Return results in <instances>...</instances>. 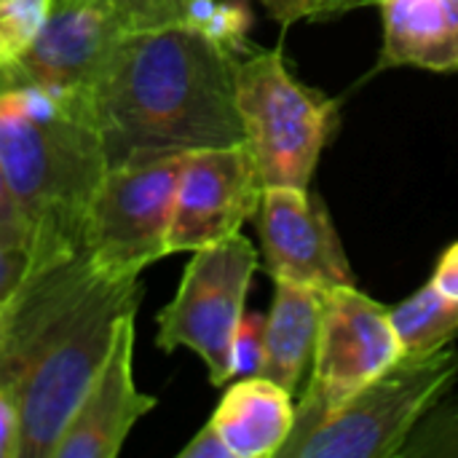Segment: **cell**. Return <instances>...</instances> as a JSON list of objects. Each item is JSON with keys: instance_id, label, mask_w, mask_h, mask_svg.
Wrapping results in <instances>:
<instances>
[{"instance_id": "6da1fadb", "label": "cell", "mask_w": 458, "mask_h": 458, "mask_svg": "<svg viewBox=\"0 0 458 458\" xmlns=\"http://www.w3.org/2000/svg\"><path fill=\"white\" fill-rule=\"evenodd\" d=\"M142 301L140 276H113L75 252L30 268L0 311V392L21 424V458H54L102 368L118 322Z\"/></svg>"}, {"instance_id": "7a4b0ae2", "label": "cell", "mask_w": 458, "mask_h": 458, "mask_svg": "<svg viewBox=\"0 0 458 458\" xmlns=\"http://www.w3.org/2000/svg\"><path fill=\"white\" fill-rule=\"evenodd\" d=\"M236 62L191 27L121 35L89 94L107 169L244 142Z\"/></svg>"}, {"instance_id": "3957f363", "label": "cell", "mask_w": 458, "mask_h": 458, "mask_svg": "<svg viewBox=\"0 0 458 458\" xmlns=\"http://www.w3.org/2000/svg\"><path fill=\"white\" fill-rule=\"evenodd\" d=\"M0 166L32 231V268L83 247L107 156L91 118L35 83H0Z\"/></svg>"}, {"instance_id": "277c9868", "label": "cell", "mask_w": 458, "mask_h": 458, "mask_svg": "<svg viewBox=\"0 0 458 458\" xmlns=\"http://www.w3.org/2000/svg\"><path fill=\"white\" fill-rule=\"evenodd\" d=\"M458 376V352L445 344L427 354H403L386 373L341 408L293 427L279 458H394L416 427L445 397Z\"/></svg>"}, {"instance_id": "5b68a950", "label": "cell", "mask_w": 458, "mask_h": 458, "mask_svg": "<svg viewBox=\"0 0 458 458\" xmlns=\"http://www.w3.org/2000/svg\"><path fill=\"white\" fill-rule=\"evenodd\" d=\"M236 105L266 188H309L333 134L335 102L303 86L282 48H268L239 56Z\"/></svg>"}, {"instance_id": "8992f818", "label": "cell", "mask_w": 458, "mask_h": 458, "mask_svg": "<svg viewBox=\"0 0 458 458\" xmlns=\"http://www.w3.org/2000/svg\"><path fill=\"white\" fill-rule=\"evenodd\" d=\"M255 268L258 252L242 233L196 250L174 298L156 319V346L161 352L191 349L207 365L215 386L228 384L233 378V338Z\"/></svg>"}, {"instance_id": "52a82bcc", "label": "cell", "mask_w": 458, "mask_h": 458, "mask_svg": "<svg viewBox=\"0 0 458 458\" xmlns=\"http://www.w3.org/2000/svg\"><path fill=\"white\" fill-rule=\"evenodd\" d=\"M185 156L137 158L110 166L86 217L83 244L113 276H140L169 255L174 193Z\"/></svg>"}, {"instance_id": "ba28073f", "label": "cell", "mask_w": 458, "mask_h": 458, "mask_svg": "<svg viewBox=\"0 0 458 458\" xmlns=\"http://www.w3.org/2000/svg\"><path fill=\"white\" fill-rule=\"evenodd\" d=\"M403 357L392 309L357 284L322 290V314L309 389L295 408V427L349 403Z\"/></svg>"}, {"instance_id": "9c48e42d", "label": "cell", "mask_w": 458, "mask_h": 458, "mask_svg": "<svg viewBox=\"0 0 458 458\" xmlns=\"http://www.w3.org/2000/svg\"><path fill=\"white\" fill-rule=\"evenodd\" d=\"M266 182L247 142L185 153L174 193L169 255L196 252L239 233L258 215Z\"/></svg>"}, {"instance_id": "30bf717a", "label": "cell", "mask_w": 458, "mask_h": 458, "mask_svg": "<svg viewBox=\"0 0 458 458\" xmlns=\"http://www.w3.org/2000/svg\"><path fill=\"white\" fill-rule=\"evenodd\" d=\"M258 233L274 282H295L319 293L357 284L333 217L309 188H266Z\"/></svg>"}, {"instance_id": "8fae6325", "label": "cell", "mask_w": 458, "mask_h": 458, "mask_svg": "<svg viewBox=\"0 0 458 458\" xmlns=\"http://www.w3.org/2000/svg\"><path fill=\"white\" fill-rule=\"evenodd\" d=\"M118 38L121 30L102 0L54 8L32 48L0 72V83L43 86L89 115L91 86Z\"/></svg>"}, {"instance_id": "7c38bea8", "label": "cell", "mask_w": 458, "mask_h": 458, "mask_svg": "<svg viewBox=\"0 0 458 458\" xmlns=\"http://www.w3.org/2000/svg\"><path fill=\"white\" fill-rule=\"evenodd\" d=\"M134 317L118 322L113 346L78 403L54 458H115L134 424L156 408V397L134 384Z\"/></svg>"}, {"instance_id": "4fadbf2b", "label": "cell", "mask_w": 458, "mask_h": 458, "mask_svg": "<svg viewBox=\"0 0 458 458\" xmlns=\"http://www.w3.org/2000/svg\"><path fill=\"white\" fill-rule=\"evenodd\" d=\"M378 5L384 48L376 70L421 67L458 70V0H354V8Z\"/></svg>"}, {"instance_id": "5bb4252c", "label": "cell", "mask_w": 458, "mask_h": 458, "mask_svg": "<svg viewBox=\"0 0 458 458\" xmlns=\"http://www.w3.org/2000/svg\"><path fill=\"white\" fill-rule=\"evenodd\" d=\"M209 424L233 458H274L295 427L293 394L266 376L233 384L217 403Z\"/></svg>"}, {"instance_id": "9a60e30c", "label": "cell", "mask_w": 458, "mask_h": 458, "mask_svg": "<svg viewBox=\"0 0 458 458\" xmlns=\"http://www.w3.org/2000/svg\"><path fill=\"white\" fill-rule=\"evenodd\" d=\"M322 314V293L295 282H276L274 303L266 317V378L290 394L298 392L306 368L314 362Z\"/></svg>"}, {"instance_id": "2e32d148", "label": "cell", "mask_w": 458, "mask_h": 458, "mask_svg": "<svg viewBox=\"0 0 458 458\" xmlns=\"http://www.w3.org/2000/svg\"><path fill=\"white\" fill-rule=\"evenodd\" d=\"M392 322L403 344V354H427L458 338L454 303L432 282L392 309Z\"/></svg>"}, {"instance_id": "e0dca14e", "label": "cell", "mask_w": 458, "mask_h": 458, "mask_svg": "<svg viewBox=\"0 0 458 458\" xmlns=\"http://www.w3.org/2000/svg\"><path fill=\"white\" fill-rule=\"evenodd\" d=\"M51 11L54 0H0V72L32 48Z\"/></svg>"}, {"instance_id": "ac0fdd59", "label": "cell", "mask_w": 458, "mask_h": 458, "mask_svg": "<svg viewBox=\"0 0 458 458\" xmlns=\"http://www.w3.org/2000/svg\"><path fill=\"white\" fill-rule=\"evenodd\" d=\"M193 3L196 0H102L121 35L164 27H188Z\"/></svg>"}, {"instance_id": "d6986e66", "label": "cell", "mask_w": 458, "mask_h": 458, "mask_svg": "<svg viewBox=\"0 0 458 458\" xmlns=\"http://www.w3.org/2000/svg\"><path fill=\"white\" fill-rule=\"evenodd\" d=\"M400 456L408 458H458V400L435 405L416 427Z\"/></svg>"}, {"instance_id": "ffe728a7", "label": "cell", "mask_w": 458, "mask_h": 458, "mask_svg": "<svg viewBox=\"0 0 458 458\" xmlns=\"http://www.w3.org/2000/svg\"><path fill=\"white\" fill-rule=\"evenodd\" d=\"M252 27V11L247 8L244 0H215L209 16L201 21L199 32H204L212 43L220 48L244 56L247 46V32Z\"/></svg>"}, {"instance_id": "44dd1931", "label": "cell", "mask_w": 458, "mask_h": 458, "mask_svg": "<svg viewBox=\"0 0 458 458\" xmlns=\"http://www.w3.org/2000/svg\"><path fill=\"white\" fill-rule=\"evenodd\" d=\"M266 365V317L244 311L233 338V378L260 376Z\"/></svg>"}, {"instance_id": "7402d4cb", "label": "cell", "mask_w": 458, "mask_h": 458, "mask_svg": "<svg viewBox=\"0 0 458 458\" xmlns=\"http://www.w3.org/2000/svg\"><path fill=\"white\" fill-rule=\"evenodd\" d=\"M32 268V239L0 228V303H8Z\"/></svg>"}, {"instance_id": "603a6c76", "label": "cell", "mask_w": 458, "mask_h": 458, "mask_svg": "<svg viewBox=\"0 0 458 458\" xmlns=\"http://www.w3.org/2000/svg\"><path fill=\"white\" fill-rule=\"evenodd\" d=\"M268 13L287 24H295L301 19H327L330 16V0H260Z\"/></svg>"}, {"instance_id": "cb8c5ba5", "label": "cell", "mask_w": 458, "mask_h": 458, "mask_svg": "<svg viewBox=\"0 0 458 458\" xmlns=\"http://www.w3.org/2000/svg\"><path fill=\"white\" fill-rule=\"evenodd\" d=\"M0 458H21V424L5 392H0Z\"/></svg>"}, {"instance_id": "d4e9b609", "label": "cell", "mask_w": 458, "mask_h": 458, "mask_svg": "<svg viewBox=\"0 0 458 458\" xmlns=\"http://www.w3.org/2000/svg\"><path fill=\"white\" fill-rule=\"evenodd\" d=\"M177 458H233V454L228 451V445L223 443V437L217 435V429L207 421L191 437V443L177 454Z\"/></svg>"}, {"instance_id": "484cf974", "label": "cell", "mask_w": 458, "mask_h": 458, "mask_svg": "<svg viewBox=\"0 0 458 458\" xmlns=\"http://www.w3.org/2000/svg\"><path fill=\"white\" fill-rule=\"evenodd\" d=\"M432 284L454 301V314L458 322V242H454L437 260V268L432 274Z\"/></svg>"}, {"instance_id": "4316f807", "label": "cell", "mask_w": 458, "mask_h": 458, "mask_svg": "<svg viewBox=\"0 0 458 458\" xmlns=\"http://www.w3.org/2000/svg\"><path fill=\"white\" fill-rule=\"evenodd\" d=\"M352 8H354V0H333V16L344 13V11H352Z\"/></svg>"}, {"instance_id": "83f0119b", "label": "cell", "mask_w": 458, "mask_h": 458, "mask_svg": "<svg viewBox=\"0 0 458 458\" xmlns=\"http://www.w3.org/2000/svg\"><path fill=\"white\" fill-rule=\"evenodd\" d=\"M75 3H89V0H54V8H62V5H75Z\"/></svg>"}, {"instance_id": "f1b7e54d", "label": "cell", "mask_w": 458, "mask_h": 458, "mask_svg": "<svg viewBox=\"0 0 458 458\" xmlns=\"http://www.w3.org/2000/svg\"><path fill=\"white\" fill-rule=\"evenodd\" d=\"M330 16H333V0H330Z\"/></svg>"}, {"instance_id": "f546056e", "label": "cell", "mask_w": 458, "mask_h": 458, "mask_svg": "<svg viewBox=\"0 0 458 458\" xmlns=\"http://www.w3.org/2000/svg\"><path fill=\"white\" fill-rule=\"evenodd\" d=\"M0 311H3V303H0Z\"/></svg>"}]
</instances>
